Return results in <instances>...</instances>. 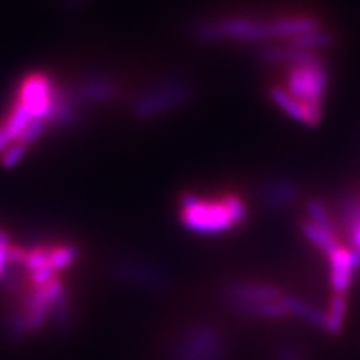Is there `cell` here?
<instances>
[{"mask_svg":"<svg viewBox=\"0 0 360 360\" xmlns=\"http://www.w3.org/2000/svg\"><path fill=\"white\" fill-rule=\"evenodd\" d=\"M319 20L310 15H287L272 20H257L250 17H227L202 22L195 27V37L205 42L214 40H240L264 42L270 39H294L319 29Z\"/></svg>","mask_w":360,"mask_h":360,"instance_id":"obj_1","label":"cell"},{"mask_svg":"<svg viewBox=\"0 0 360 360\" xmlns=\"http://www.w3.org/2000/svg\"><path fill=\"white\" fill-rule=\"evenodd\" d=\"M249 217L244 200L236 193L219 199H205L195 193H184L179 219L186 229L200 236H217L242 225Z\"/></svg>","mask_w":360,"mask_h":360,"instance_id":"obj_2","label":"cell"},{"mask_svg":"<svg viewBox=\"0 0 360 360\" xmlns=\"http://www.w3.org/2000/svg\"><path fill=\"white\" fill-rule=\"evenodd\" d=\"M227 339L212 322L188 326L174 342L170 360H225Z\"/></svg>","mask_w":360,"mask_h":360,"instance_id":"obj_3","label":"cell"},{"mask_svg":"<svg viewBox=\"0 0 360 360\" xmlns=\"http://www.w3.org/2000/svg\"><path fill=\"white\" fill-rule=\"evenodd\" d=\"M285 80V90L295 98L312 105H322L328 84V72L322 57L307 64L289 67Z\"/></svg>","mask_w":360,"mask_h":360,"instance_id":"obj_4","label":"cell"},{"mask_svg":"<svg viewBox=\"0 0 360 360\" xmlns=\"http://www.w3.org/2000/svg\"><path fill=\"white\" fill-rule=\"evenodd\" d=\"M191 96L192 89L186 80H170V82L150 90L147 96H143L135 103V114L141 117L157 115L175 105H180Z\"/></svg>","mask_w":360,"mask_h":360,"instance_id":"obj_5","label":"cell"},{"mask_svg":"<svg viewBox=\"0 0 360 360\" xmlns=\"http://www.w3.org/2000/svg\"><path fill=\"white\" fill-rule=\"evenodd\" d=\"M224 300L231 312H236L237 309L250 305L255 302H269V300L282 299V290L276 285L264 282H250V281H238L227 283L224 289Z\"/></svg>","mask_w":360,"mask_h":360,"instance_id":"obj_6","label":"cell"},{"mask_svg":"<svg viewBox=\"0 0 360 360\" xmlns=\"http://www.w3.org/2000/svg\"><path fill=\"white\" fill-rule=\"evenodd\" d=\"M327 257L328 265H330L332 290L334 294L347 295L350 285H352L354 274L360 270V254L350 247L339 244Z\"/></svg>","mask_w":360,"mask_h":360,"instance_id":"obj_7","label":"cell"},{"mask_svg":"<svg viewBox=\"0 0 360 360\" xmlns=\"http://www.w3.org/2000/svg\"><path fill=\"white\" fill-rule=\"evenodd\" d=\"M270 98H272L278 109H282L297 122H302L309 125V127H314V125L321 122L322 105H312V103L299 101V98H295L292 94L287 92L285 87H282V85L270 87Z\"/></svg>","mask_w":360,"mask_h":360,"instance_id":"obj_8","label":"cell"},{"mask_svg":"<svg viewBox=\"0 0 360 360\" xmlns=\"http://www.w3.org/2000/svg\"><path fill=\"white\" fill-rule=\"evenodd\" d=\"M299 197V187L294 180L285 177H272L259 187V200L265 209L278 210L294 204Z\"/></svg>","mask_w":360,"mask_h":360,"instance_id":"obj_9","label":"cell"},{"mask_svg":"<svg viewBox=\"0 0 360 360\" xmlns=\"http://www.w3.org/2000/svg\"><path fill=\"white\" fill-rule=\"evenodd\" d=\"M117 276L125 282L148 290H164L169 285V277L150 265L137 262H122L117 265Z\"/></svg>","mask_w":360,"mask_h":360,"instance_id":"obj_10","label":"cell"},{"mask_svg":"<svg viewBox=\"0 0 360 360\" xmlns=\"http://www.w3.org/2000/svg\"><path fill=\"white\" fill-rule=\"evenodd\" d=\"M321 56L315 52L300 51V49L292 47V45H270V47H262L259 51V60L269 65H287L294 67L307 62L317 60Z\"/></svg>","mask_w":360,"mask_h":360,"instance_id":"obj_11","label":"cell"},{"mask_svg":"<svg viewBox=\"0 0 360 360\" xmlns=\"http://www.w3.org/2000/svg\"><path fill=\"white\" fill-rule=\"evenodd\" d=\"M337 214L350 242L349 247L360 254V197H342L337 202Z\"/></svg>","mask_w":360,"mask_h":360,"instance_id":"obj_12","label":"cell"},{"mask_svg":"<svg viewBox=\"0 0 360 360\" xmlns=\"http://www.w3.org/2000/svg\"><path fill=\"white\" fill-rule=\"evenodd\" d=\"M283 309H285L287 315H294L295 319H300V321L309 323V326L323 328V323H326V312H322L321 309H317L315 305L305 302V300L299 299L295 295H285L282 297Z\"/></svg>","mask_w":360,"mask_h":360,"instance_id":"obj_13","label":"cell"},{"mask_svg":"<svg viewBox=\"0 0 360 360\" xmlns=\"http://www.w3.org/2000/svg\"><path fill=\"white\" fill-rule=\"evenodd\" d=\"M345 317H347V295L334 294L328 304V310L326 312V323L323 330L328 335H339L345 326Z\"/></svg>","mask_w":360,"mask_h":360,"instance_id":"obj_14","label":"cell"},{"mask_svg":"<svg viewBox=\"0 0 360 360\" xmlns=\"http://www.w3.org/2000/svg\"><path fill=\"white\" fill-rule=\"evenodd\" d=\"M302 233L307 237V240L310 242V244L317 247L319 250H322L326 255L330 254V252L340 244V242L337 240L335 232L327 231V229H323V227H321V225L310 222V220H305V222H302Z\"/></svg>","mask_w":360,"mask_h":360,"instance_id":"obj_15","label":"cell"},{"mask_svg":"<svg viewBox=\"0 0 360 360\" xmlns=\"http://www.w3.org/2000/svg\"><path fill=\"white\" fill-rule=\"evenodd\" d=\"M332 44H334V37H332V34H328L327 30H322L321 27L289 40V45H292V47L300 49V51L315 52V53H319V51H323V49L330 47Z\"/></svg>","mask_w":360,"mask_h":360,"instance_id":"obj_16","label":"cell"},{"mask_svg":"<svg viewBox=\"0 0 360 360\" xmlns=\"http://www.w3.org/2000/svg\"><path fill=\"white\" fill-rule=\"evenodd\" d=\"M305 210H307V214H309L307 220H310V222L321 225V227L327 229V231L335 232L334 219H332V215H330V212H328V209L322 204L321 200H317V199L309 200L307 205H305Z\"/></svg>","mask_w":360,"mask_h":360,"instance_id":"obj_17","label":"cell"},{"mask_svg":"<svg viewBox=\"0 0 360 360\" xmlns=\"http://www.w3.org/2000/svg\"><path fill=\"white\" fill-rule=\"evenodd\" d=\"M51 315L53 319V323H56L58 328H67V326H69L72 317H70V300H69V295H67V292L64 295L58 297L56 302H53Z\"/></svg>","mask_w":360,"mask_h":360,"instance_id":"obj_18","label":"cell"},{"mask_svg":"<svg viewBox=\"0 0 360 360\" xmlns=\"http://www.w3.org/2000/svg\"><path fill=\"white\" fill-rule=\"evenodd\" d=\"M27 148H29V146H25V143H22L19 141L12 142L11 146H7L2 152H0V164L7 169L13 167V165H17L22 159H24V155L27 154Z\"/></svg>","mask_w":360,"mask_h":360,"instance_id":"obj_19","label":"cell"},{"mask_svg":"<svg viewBox=\"0 0 360 360\" xmlns=\"http://www.w3.org/2000/svg\"><path fill=\"white\" fill-rule=\"evenodd\" d=\"M12 240L6 231H0V277L8 269V252H11Z\"/></svg>","mask_w":360,"mask_h":360,"instance_id":"obj_20","label":"cell"},{"mask_svg":"<svg viewBox=\"0 0 360 360\" xmlns=\"http://www.w3.org/2000/svg\"><path fill=\"white\" fill-rule=\"evenodd\" d=\"M277 360H304L294 345H281L277 352Z\"/></svg>","mask_w":360,"mask_h":360,"instance_id":"obj_21","label":"cell"}]
</instances>
